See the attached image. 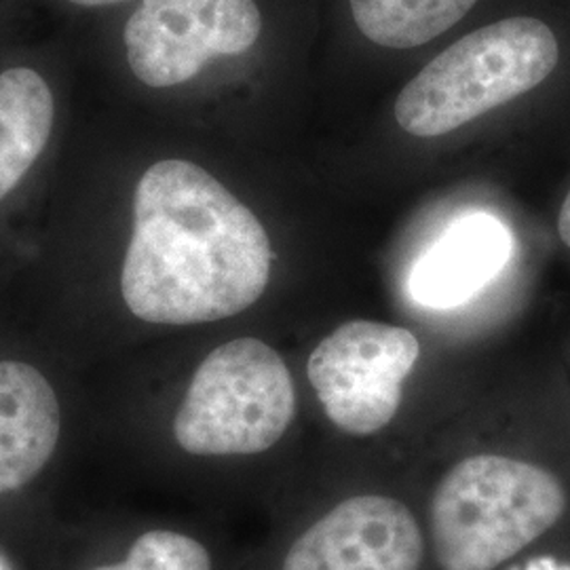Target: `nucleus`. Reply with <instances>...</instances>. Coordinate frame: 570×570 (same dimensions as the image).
I'll list each match as a JSON object with an SVG mask.
<instances>
[{
  "instance_id": "9",
  "label": "nucleus",
  "mask_w": 570,
  "mask_h": 570,
  "mask_svg": "<svg viewBox=\"0 0 570 570\" xmlns=\"http://www.w3.org/2000/svg\"><path fill=\"white\" fill-rule=\"evenodd\" d=\"M60 400L41 372L0 362V494L30 484L58 449Z\"/></svg>"
},
{
  "instance_id": "5",
  "label": "nucleus",
  "mask_w": 570,
  "mask_h": 570,
  "mask_svg": "<svg viewBox=\"0 0 570 570\" xmlns=\"http://www.w3.org/2000/svg\"><path fill=\"white\" fill-rule=\"evenodd\" d=\"M421 343L407 327L353 320L313 348L306 376L330 423L346 435H376L393 423Z\"/></svg>"
},
{
  "instance_id": "12",
  "label": "nucleus",
  "mask_w": 570,
  "mask_h": 570,
  "mask_svg": "<svg viewBox=\"0 0 570 570\" xmlns=\"http://www.w3.org/2000/svg\"><path fill=\"white\" fill-rule=\"evenodd\" d=\"M94 570H212V556L188 534L150 530L136 539L122 562Z\"/></svg>"
},
{
  "instance_id": "10",
  "label": "nucleus",
  "mask_w": 570,
  "mask_h": 570,
  "mask_svg": "<svg viewBox=\"0 0 570 570\" xmlns=\"http://www.w3.org/2000/svg\"><path fill=\"white\" fill-rule=\"evenodd\" d=\"M53 94L32 68L0 75V202L41 157L53 127Z\"/></svg>"
},
{
  "instance_id": "8",
  "label": "nucleus",
  "mask_w": 570,
  "mask_h": 570,
  "mask_svg": "<svg viewBox=\"0 0 570 570\" xmlns=\"http://www.w3.org/2000/svg\"><path fill=\"white\" fill-rule=\"evenodd\" d=\"M510 228L489 212H469L419 256L407 277L410 296L429 308L465 305L508 266Z\"/></svg>"
},
{
  "instance_id": "3",
  "label": "nucleus",
  "mask_w": 570,
  "mask_h": 570,
  "mask_svg": "<svg viewBox=\"0 0 570 570\" xmlns=\"http://www.w3.org/2000/svg\"><path fill=\"white\" fill-rule=\"evenodd\" d=\"M562 42L550 23L513 16L450 45L407 82L395 121L414 138H440L550 79Z\"/></svg>"
},
{
  "instance_id": "15",
  "label": "nucleus",
  "mask_w": 570,
  "mask_h": 570,
  "mask_svg": "<svg viewBox=\"0 0 570 570\" xmlns=\"http://www.w3.org/2000/svg\"><path fill=\"white\" fill-rule=\"evenodd\" d=\"M70 4H77V7H87V9H94V7H112V4H121L125 0H68Z\"/></svg>"
},
{
  "instance_id": "6",
  "label": "nucleus",
  "mask_w": 570,
  "mask_h": 570,
  "mask_svg": "<svg viewBox=\"0 0 570 570\" xmlns=\"http://www.w3.org/2000/svg\"><path fill=\"white\" fill-rule=\"evenodd\" d=\"M261 35L254 0H140L122 42L134 77L165 89L195 79L209 61L242 56Z\"/></svg>"
},
{
  "instance_id": "2",
  "label": "nucleus",
  "mask_w": 570,
  "mask_h": 570,
  "mask_svg": "<svg viewBox=\"0 0 570 570\" xmlns=\"http://www.w3.org/2000/svg\"><path fill=\"white\" fill-rule=\"evenodd\" d=\"M567 511L562 482L524 459L475 452L440 478L429 503V546L440 570H499Z\"/></svg>"
},
{
  "instance_id": "4",
  "label": "nucleus",
  "mask_w": 570,
  "mask_h": 570,
  "mask_svg": "<svg viewBox=\"0 0 570 570\" xmlns=\"http://www.w3.org/2000/svg\"><path fill=\"white\" fill-rule=\"evenodd\" d=\"M294 416L296 389L284 357L244 336L216 346L195 370L174 438L195 456H252L279 444Z\"/></svg>"
},
{
  "instance_id": "14",
  "label": "nucleus",
  "mask_w": 570,
  "mask_h": 570,
  "mask_svg": "<svg viewBox=\"0 0 570 570\" xmlns=\"http://www.w3.org/2000/svg\"><path fill=\"white\" fill-rule=\"evenodd\" d=\"M558 235H560L562 244L570 249V190L562 202L560 214H558Z\"/></svg>"
},
{
  "instance_id": "1",
  "label": "nucleus",
  "mask_w": 570,
  "mask_h": 570,
  "mask_svg": "<svg viewBox=\"0 0 570 570\" xmlns=\"http://www.w3.org/2000/svg\"><path fill=\"white\" fill-rule=\"evenodd\" d=\"M271 268L265 226L204 167L165 159L144 171L121 273L138 320L195 326L239 315L265 294Z\"/></svg>"
},
{
  "instance_id": "7",
  "label": "nucleus",
  "mask_w": 570,
  "mask_h": 570,
  "mask_svg": "<svg viewBox=\"0 0 570 570\" xmlns=\"http://www.w3.org/2000/svg\"><path fill=\"white\" fill-rule=\"evenodd\" d=\"M425 532L404 501L364 492L338 501L289 546L282 570H421Z\"/></svg>"
},
{
  "instance_id": "11",
  "label": "nucleus",
  "mask_w": 570,
  "mask_h": 570,
  "mask_svg": "<svg viewBox=\"0 0 570 570\" xmlns=\"http://www.w3.org/2000/svg\"><path fill=\"white\" fill-rule=\"evenodd\" d=\"M478 0H348L351 16L367 41L412 49L438 39L463 20Z\"/></svg>"
},
{
  "instance_id": "13",
  "label": "nucleus",
  "mask_w": 570,
  "mask_h": 570,
  "mask_svg": "<svg viewBox=\"0 0 570 570\" xmlns=\"http://www.w3.org/2000/svg\"><path fill=\"white\" fill-rule=\"evenodd\" d=\"M508 570H570L569 560H560L553 556H537L524 562H518Z\"/></svg>"
}]
</instances>
